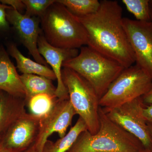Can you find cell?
<instances>
[{"label": "cell", "mask_w": 152, "mask_h": 152, "mask_svg": "<svg viewBox=\"0 0 152 152\" xmlns=\"http://www.w3.org/2000/svg\"><path fill=\"white\" fill-rule=\"evenodd\" d=\"M75 115L69 98L57 99L53 108L40 118L39 134L34 144L37 152H42L46 142L53 133H58L60 138L64 137Z\"/></svg>", "instance_id": "cell-9"}, {"label": "cell", "mask_w": 152, "mask_h": 152, "mask_svg": "<svg viewBox=\"0 0 152 152\" xmlns=\"http://www.w3.org/2000/svg\"><path fill=\"white\" fill-rule=\"evenodd\" d=\"M26 6L24 15L30 17L42 18L55 0H23Z\"/></svg>", "instance_id": "cell-21"}, {"label": "cell", "mask_w": 152, "mask_h": 152, "mask_svg": "<svg viewBox=\"0 0 152 152\" xmlns=\"http://www.w3.org/2000/svg\"><path fill=\"white\" fill-rule=\"evenodd\" d=\"M23 152H38L36 149L35 146V145H33L30 148H29L28 149V150H26L25 151Z\"/></svg>", "instance_id": "cell-27"}, {"label": "cell", "mask_w": 152, "mask_h": 152, "mask_svg": "<svg viewBox=\"0 0 152 152\" xmlns=\"http://www.w3.org/2000/svg\"><path fill=\"white\" fill-rule=\"evenodd\" d=\"M147 124H148L150 134H151V136L152 137V125L150 124H148V123H147Z\"/></svg>", "instance_id": "cell-30"}, {"label": "cell", "mask_w": 152, "mask_h": 152, "mask_svg": "<svg viewBox=\"0 0 152 152\" xmlns=\"http://www.w3.org/2000/svg\"><path fill=\"white\" fill-rule=\"evenodd\" d=\"M152 89V78L137 66L124 68L100 98L99 105L111 109L145 95Z\"/></svg>", "instance_id": "cell-6"}, {"label": "cell", "mask_w": 152, "mask_h": 152, "mask_svg": "<svg viewBox=\"0 0 152 152\" xmlns=\"http://www.w3.org/2000/svg\"><path fill=\"white\" fill-rule=\"evenodd\" d=\"M26 106L24 98L0 91V137L15 121L26 113Z\"/></svg>", "instance_id": "cell-14"}, {"label": "cell", "mask_w": 152, "mask_h": 152, "mask_svg": "<svg viewBox=\"0 0 152 152\" xmlns=\"http://www.w3.org/2000/svg\"><path fill=\"white\" fill-rule=\"evenodd\" d=\"M138 152H152V148H146L144 147Z\"/></svg>", "instance_id": "cell-28"}, {"label": "cell", "mask_w": 152, "mask_h": 152, "mask_svg": "<svg viewBox=\"0 0 152 152\" xmlns=\"http://www.w3.org/2000/svg\"><path fill=\"white\" fill-rule=\"evenodd\" d=\"M95 13L77 17L87 32V46L118 62L125 68L135 57L123 23V9L116 1L102 0Z\"/></svg>", "instance_id": "cell-1"}, {"label": "cell", "mask_w": 152, "mask_h": 152, "mask_svg": "<svg viewBox=\"0 0 152 152\" xmlns=\"http://www.w3.org/2000/svg\"><path fill=\"white\" fill-rule=\"evenodd\" d=\"M6 15L9 24L12 26L20 40L36 62L48 66V63L38 50V39L42 32L39 27V18L28 17L12 8L7 10Z\"/></svg>", "instance_id": "cell-11"}, {"label": "cell", "mask_w": 152, "mask_h": 152, "mask_svg": "<svg viewBox=\"0 0 152 152\" xmlns=\"http://www.w3.org/2000/svg\"><path fill=\"white\" fill-rule=\"evenodd\" d=\"M123 23L136 65L152 78V22L123 18Z\"/></svg>", "instance_id": "cell-8"}, {"label": "cell", "mask_w": 152, "mask_h": 152, "mask_svg": "<svg viewBox=\"0 0 152 152\" xmlns=\"http://www.w3.org/2000/svg\"><path fill=\"white\" fill-rule=\"evenodd\" d=\"M88 130L86 125L79 117L75 124L72 127L64 137L53 142L48 140L44 146L42 152H67L73 145L80 134Z\"/></svg>", "instance_id": "cell-17"}, {"label": "cell", "mask_w": 152, "mask_h": 152, "mask_svg": "<svg viewBox=\"0 0 152 152\" xmlns=\"http://www.w3.org/2000/svg\"><path fill=\"white\" fill-rule=\"evenodd\" d=\"M64 84L76 114L81 118L91 134H96L99 129V98L86 80L72 70L62 69Z\"/></svg>", "instance_id": "cell-5"}, {"label": "cell", "mask_w": 152, "mask_h": 152, "mask_svg": "<svg viewBox=\"0 0 152 152\" xmlns=\"http://www.w3.org/2000/svg\"><path fill=\"white\" fill-rule=\"evenodd\" d=\"M20 77L24 88L26 104L31 98L40 94L56 96V88L51 80L42 76L29 74H22Z\"/></svg>", "instance_id": "cell-16"}, {"label": "cell", "mask_w": 152, "mask_h": 152, "mask_svg": "<svg viewBox=\"0 0 152 152\" xmlns=\"http://www.w3.org/2000/svg\"><path fill=\"white\" fill-rule=\"evenodd\" d=\"M58 98L48 94H40L34 96L26 104L30 113L42 118L53 108Z\"/></svg>", "instance_id": "cell-19"}, {"label": "cell", "mask_w": 152, "mask_h": 152, "mask_svg": "<svg viewBox=\"0 0 152 152\" xmlns=\"http://www.w3.org/2000/svg\"><path fill=\"white\" fill-rule=\"evenodd\" d=\"M142 98L145 104H152V89L148 93L142 96Z\"/></svg>", "instance_id": "cell-25"}, {"label": "cell", "mask_w": 152, "mask_h": 152, "mask_svg": "<svg viewBox=\"0 0 152 152\" xmlns=\"http://www.w3.org/2000/svg\"><path fill=\"white\" fill-rule=\"evenodd\" d=\"M0 2L5 5L10 6L22 14L23 11L26 10V6L23 0H0Z\"/></svg>", "instance_id": "cell-23"}, {"label": "cell", "mask_w": 152, "mask_h": 152, "mask_svg": "<svg viewBox=\"0 0 152 152\" xmlns=\"http://www.w3.org/2000/svg\"><path fill=\"white\" fill-rule=\"evenodd\" d=\"M143 115L147 123L152 125V104L146 105L143 110Z\"/></svg>", "instance_id": "cell-24"}, {"label": "cell", "mask_w": 152, "mask_h": 152, "mask_svg": "<svg viewBox=\"0 0 152 152\" xmlns=\"http://www.w3.org/2000/svg\"><path fill=\"white\" fill-rule=\"evenodd\" d=\"M146 104L142 97L111 109H103L110 119L141 142L145 148H152V137L143 110Z\"/></svg>", "instance_id": "cell-7"}, {"label": "cell", "mask_w": 152, "mask_h": 152, "mask_svg": "<svg viewBox=\"0 0 152 152\" xmlns=\"http://www.w3.org/2000/svg\"><path fill=\"white\" fill-rule=\"evenodd\" d=\"M38 49L40 54L51 66L52 70L56 77V96L58 99H68V91L63 81L61 67L64 62L77 56L78 50L53 46L47 42L42 34L38 39Z\"/></svg>", "instance_id": "cell-12"}, {"label": "cell", "mask_w": 152, "mask_h": 152, "mask_svg": "<svg viewBox=\"0 0 152 152\" xmlns=\"http://www.w3.org/2000/svg\"><path fill=\"white\" fill-rule=\"evenodd\" d=\"M127 9L135 17L137 20L151 21L149 0H123Z\"/></svg>", "instance_id": "cell-20"}, {"label": "cell", "mask_w": 152, "mask_h": 152, "mask_svg": "<svg viewBox=\"0 0 152 152\" xmlns=\"http://www.w3.org/2000/svg\"><path fill=\"white\" fill-rule=\"evenodd\" d=\"M0 152H13L6 147L3 143L1 137H0Z\"/></svg>", "instance_id": "cell-26"}, {"label": "cell", "mask_w": 152, "mask_h": 152, "mask_svg": "<svg viewBox=\"0 0 152 152\" xmlns=\"http://www.w3.org/2000/svg\"><path fill=\"white\" fill-rule=\"evenodd\" d=\"M41 22L44 37L53 46L77 49L88 45L87 32L82 23L57 1L41 18Z\"/></svg>", "instance_id": "cell-3"}, {"label": "cell", "mask_w": 152, "mask_h": 152, "mask_svg": "<svg viewBox=\"0 0 152 152\" xmlns=\"http://www.w3.org/2000/svg\"><path fill=\"white\" fill-rule=\"evenodd\" d=\"M40 118L31 113L23 114L1 137L3 143L13 152H23L35 143L39 131Z\"/></svg>", "instance_id": "cell-10"}, {"label": "cell", "mask_w": 152, "mask_h": 152, "mask_svg": "<svg viewBox=\"0 0 152 152\" xmlns=\"http://www.w3.org/2000/svg\"><path fill=\"white\" fill-rule=\"evenodd\" d=\"M99 113L97 133L84 131L67 152H138L143 148L139 139L110 119L102 107Z\"/></svg>", "instance_id": "cell-2"}, {"label": "cell", "mask_w": 152, "mask_h": 152, "mask_svg": "<svg viewBox=\"0 0 152 152\" xmlns=\"http://www.w3.org/2000/svg\"><path fill=\"white\" fill-rule=\"evenodd\" d=\"M11 8L0 2V34H6L10 31V24L7 20L6 11Z\"/></svg>", "instance_id": "cell-22"}, {"label": "cell", "mask_w": 152, "mask_h": 152, "mask_svg": "<svg viewBox=\"0 0 152 152\" xmlns=\"http://www.w3.org/2000/svg\"><path fill=\"white\" fill-rule=\"evenodd\" d=\"M0 91L25 99L24 88L20 75L2 45H0Z\"/></svg>", "instance_id": "cell-13"}, {"label": "cell", "mask_w": 152, "mask_h": 152, "mask_svg": "<svg viewBox=\"0 0 152 152\" xmlns=\"http://www.w3.org/2000/svg\"><path fill=\"white\" fill-rule=\"evenodd\" d=\"M62 67L75 71L86 79L100 99L125 68L87 45L80 48L77 56L64 62Z\"/></svg>", "instance_id": "cell-4"}, {"label": "cell", "mask_w": 152, "mask_h": 152, "mask_svg": "<svg viewBox=\"0 0 152 152\" xmlns=\"http://www.w3.org/2000/svg\"><path fill=\"white\" fill-rule=\"evenodd\" d=\"M149 8L151 21L152 22V0H149Z\"/></svg>", "instance_id": "cell-29"}, {"label": "cell", "mask_w": 152, "mask_h": 152, "mask_svg": "<svg viewBox=\"0 0 152 152\" xmlns=\"http://www.w3.org/2000/svg\"><path fill=\"white\" fill-rule=\"evenodd\" d=\"M68 10L77 17L86 16L95 13L100 5L98 0H58Z\"/></svg>", "instance_id": "cell-18"}, {"label": "cell", "mask_w": 152, "mask_h": 152, "mask_svg": "<svg viewBox=\"0 0 152 152\" xmlns=\"http://www.w3.org/2000/svg\"><path fill=\"white\" fill-rule=\"evenodd\" d=\"M9 54L16 61L17 68L23 74L35 75L42 76L51 80H56L54 73L48 66L34 61L22 54L15 44L7 45Z\"/></svg>", "instance_id": "cell-15"}]
</instances>
